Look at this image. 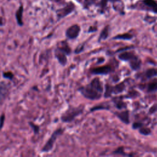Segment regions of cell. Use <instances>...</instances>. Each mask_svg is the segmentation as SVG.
<instances>
[{"mask_svg":"<svg viewBox=\"0 0 157 157\" xmlns=\"http://www.w3.org/2000/svg\"><path fill=\"white\" fill-rule=\"evenodd\" d=\"M75 9V5L72 2H69L65 7L56 11V15L58 18H63L71 13Z\"/></svg>","mask_w":157,"mask_h":157,"instance_id":"7","label":"cell"},{"mask_svg":"<svg viewBox=\"0 0 157 157\" xmlns=\"http://www.w3.org/2000/svg\"><path fill=\"white\" fill-rule=\"evenodd\" d=\"M147 91L148 92H154L157 90V82L153 81L150 82L147 85Z\"/></svg>","mask_w":157,"mask_h":157,"instance_id":"18","label":"cell"},{"mask_svg":"<svg viewBox=\"0 0 157 157\" xmlns=\"http://www.w3.org/2000/svg\"><path fill=\"white\" fill-rule=\"evenodd\" d=\"M2 77L4 78H7V79L12 80L14 77V75L11 71H6V72H2Z\"/></svg>","mask_w":157,"mask_h":157,"instance_id":"19","label":"cell"},{"mask_svg":"<svg viewBox=\"0 0 157 157\" xmlns=\"http://www.w3.org/2000/svg\"><path fill=\"white\" fill-rule=\"evenodd\" d=\"M109 36V26H106L101 31L99 37V41L102 40H105Z\"/></svg>","mask_w":157,"mask_h":157,"instance_id":"16","label":"cell"},{"mask_svg":"<svg viewBox=\"0 0 157 157\" xmlns=\"http://www.w3.org/2000/svg\"><path fill=\"white\" fill-rule=\"evenodd\" d=\"M80 31V28L78 25H74L68 28L66 31V36L68 39H74L77 37Z\"/></svg>","mask_w":157,"mask_h":157,"instance_id":"8","label":"cell"},{"mask_svg":"<svg viewBox=\"0 0 157 157\" xmlns=\"http://www.w3.org/2000/svg\"><path fill=\"white\" fill-rule=\"evenodd\" d=\"M120 1V0H101V2H100V4L99 5H100V7L102 9H104L105 7L107 5L108 1H110V2H115Z\"/></svg>","mask_w":157,"mask_h":157,"instance_id":"22","label":"cell"},{"mask_svg":"<svg viewBox=\"0 0 157 157\" xmlns=\"http://www.w3.org/2000/svg\"><path fill=\"white\" fill-rule=\"evenodd\" d=\"M139 132H140V134L147 136V135H148V134H150L151 130L148 128H142V127H140V129H139Z\"/></svg>","mask_w":157,"mask_h":157,"instance_id":"21","label":"cell"},{"mask_svg":"<svg viewBox=\"0 0 157 157\" xmlns=\"http://www.w3.org/2000/svg\"><path fill=\"white\" fill-rule=\"evenodd\" d=\"M10 85L4 81H0V103H2L9 93Z\"/></svg>","mask_w":157,"mask_h":157,"instance_id":"9","label":"cell"},{"mask_svg":"<svg viewBox=\"0 0 157 157\" xmlns=\"http://www.w3.org/2000/svg\"><path fill=\"white\" fill-rule=\"evenodd\" d=\"M114 153H116V154L118 153V154H120V155H126V154L123 151V148L122 147L118 148L117 150H115L114 151Z\"/></svg>","mask_w":157,"mask_h":157,"instance_id":"26","label":"cell"},{"mask_svg":"<svg viewBox=\"0 0 157 157\" xmlns=\"http://www.w3.org/2000/svg\"><path fill=\"white\" fill-rule=\"evenodd\" d=\"M112 71V69L111 66L106 65L93 68L91 70V72L93 74H108Z\"/></svg>","mask_w":157,"mask_h":157,"instance_id":"11","label":"cell"},{"mask_svg":"<svg viewBox=\"0 0 157 157\" xmlns=\"http://www.w3.org/2000/svg\"><path fill=\"white\" fill-rule=\"evenodd\" d=\"M83 96L89 99H99L103 93L102 82L98 77L93 78L91 82L85 86L79 89Z\"/></svg>","mask_w":157,"mask_h":157,"instance_id":"1","label":"cell"},{"mask_svg":"<svg viewBox=\"0 0 157 157\" xmlns=\"http://www.w3.org/2000/svg\"><path fill=\"white\" fill-rule=\"evenodd\" d=\"M117 116L124 123L128 124L129 122L128 111H123L121 112H117Z\"/></svg>","mask_w":157,"mask_h":157,"instance_id":"13","label":"cell"},{"mask_svg":"<svg viewBox=\"0 0 157 157\" xmlns=\"http://www.w3.org/2000/svg\"><path fill=\"white\" fill-rule=\"evenodd\" d=\"M2 18L1 17H0V26L2 25Z\"/></svg>","mask_w":157,"mask_h":157,"instance_id":"29","label":"cell"},{"mask_svg":"<svg viewBox=\"0 0 157 157\" xmlns=\"http://www.w3.org/2000/svg\"><path fill=\"white\" fill-rule=\"evenodd\" d=\"M29 125L30 126V127L33 129V131H34V133L35 134H37L39 132V131H40V128L38 125L34 124V123L30 121L29 122Z\"/></svg>","mask_w":157,"mask_h":157,"instance_id":"20","label":"cell"},{"mask_svg":"<svg viewBox=\"0 0 157 157\" xmlns=\"http://www.w3.org/2000/svg\"><path fill=\"white\" fill-rule=\"evenodd\" d=\"M4 121H5V115L2 113L0 117V130L2 129V128L4 126Z\"/></svg>","mask_w":157,"mask_h":157,"instance_id":"24","label":"cell"},{"mask_svg":"<svg viewBox=\"0 0 157 157\" xmlns=\"http://www.w3.org/2000/svg\"><path fill=\"white\" fill-rule=\"evenodd\" d=\"M145 77L148 78H150L157 76V69L156 68H150L147 69L145 72Z\"/></svg>","mask_w":157,"mask_h":157,"instance_id":"15","label":"cell"},{"mask_svg":"<svg viewBox=\"0 0 157 157\" xmlns=\"http://www.w3.org/2000/svg\"><path fill=\"white\" fill-rule=\"evenodd\" d=\"M125 86L123 83L117 85L116 86H112L109 85H106L105 86V91L104 93V97L108 98L112 93H119L122 92L124 90Z\"/></svg>","mask_w":157,"mask_h":157,"instance_id":"6","label":"cell"},{"mask_svg":"<svg viewBox=\"0 0 157 157\" xmlns=\"http://www.w3.org/2000/svg\"><path fill=\"white\" fill-rule=\"evenodd\" d=\"M118 58L121 60L129 62L131 67L133 70H137L140 67V60L133 52H123L118 55Z\"/></svg>","mask_w":157,"mask_h":157,"instance_id":"2","label":"cell"},{"mask_svg":"<svg viewBox=\"0 0 157 157\" xmlns=\"http://www.w3.org/2000/svg\"><path fill=\"white\" fill-rule=\"evenodd\" d=\"M97 0H85L84 1V7L88 8L90 6L93 5L96 2Z\"/></svg>","mask_w":157,"mask_h":157,"instance_id":"23","label":"cell"},{"mask_svg":"<svg viewBox=\"0 0 157 157\" xmlns=\"http://www.w3.org/2000/svg\"><path fill=\"white\" fill-rule=\"evenodd\" d=\"M132 35L128 33L123 34H118L113 37V39H123V40H130L132 38Z\"/></svg>","mask_w":157,"mask_h":157,"instance_id":"17","label":"cell"},{"mask_svg":"<svg viewBox=\"0 0 157 157\" xmlns=\"http://www.w3.org/2000/svg\"><path fill=\"white\" fill-rule=\"evenodd\" d=\"M157 110V105H154L153 106H152L151 107V109H150V110H149V112H150L151 113H153L154 112H155V111H156Z\"/></svg>","mask_w":157,"mask_h":157,"instance_id":"28","label":"cell"},{"mask_svg":"<svg viewBox=\"0 0 157 157\" xmlns=\"http://www.w3.org/2000/svg\"><path fill=\"white\" fill-rule=\"evenodd\" d=\"M23 12V6H21L15 13L16 20H17V23L18 24L19 26H23V22L22 20Z\"/></svg>","mask_w":157,"mask_h":157,"instance_id":"14","label":"cell"},{"mask_svg":"<svg viewBox=\"0 0 157 157\" xmlns=\"http://www.w3.org/2000/svg\"><path fill=\"white\" fill-rule=\"evenodd\" d=\"M55 56L59 63V64L62 66H65L67 62V55L64 53L63 51L60 50L57 47L55 50Z\"/></svg>","mask_w":157,"mask_h":157,"instance_id":"10","label":"cell"},{"mask_svg":"<svg viewBox=\"0 0 157 157\" xmlns=\"http://www.w3.org/2000/svg\"><path fill=\"white\" fill-rule=\"evenodd\" d=\"M142 126V124L140 123H134L133 124H132V128L134 129H137V128H140Z\"/></svg>","mask_w":157,"mask_h":157,"instance_id":"27","label":"cell"},{"mask_svg":"<svg viewBox=\"0 0 157 157\" xmlns=\"http://www.w3.org/2000/svg\"><path fill=\"white\" fill-rule=\"evenodd\" d=\"M116 105L118 109H122V107H125V104L124 102H123L121 101H118L117 102H116Z\"/></svg>","mask_w":157,"mask_h":157,"instance_id":"25","label":"cell"},{"mask_svg":"<svg viewBox=\"0 0 157 157\" xmlns=\"http://www.w3.org/2000/svg\"><path fill=\"white\" fill-rule=\"evenodd\" d=\"M64 130L62 128H58L55 130L48 139L47 140L46 143L41 148V151L44 153H48L50 151L54 146V144L58 139V137L63 133Z\"/></svg>","mask_w":157,"mask_h":157,"instance_id":"4","label":"cell"},{"mask_svg":"<svg viewBox=\"0 0 157 157\" xmlns=\"http://www.w3.org/2000/svg\"><path fill=\"white\" fill-rule=\"evenodd\" d=\"M83 110V106L80 105L77 107H69L61 116V120L63 122L69 123L74 120L78 115L82 113Z\"/></svg>","mask_w":157,"mask_h":157,"instance_id":"3","label":"cell"},{"mask_svg":"<svg viewBox=\"0 0 157 157\" xmlns=\"http://www.w3.org/2000/svg\"><path fill=\"white\" fill-rule=\"evenodd\" d=\"M140 10H146L157 13V1L156 0H140L134 5V8Z\"/></svg>","mask_w":157,"mask_h":157,"instance_id":"5","label":"cell"},{"mask_svg":"<svg viewBox=\"0 0 157 157\" xmlns=\"http://www.w3.org/2000/svg\"><path fill=\"white\" fill-rule=\"evenodd\" d=\"M56 47L58 48H59L60 50L63 51L64 53H65L67 55H70V53L71 52V49L70 47L69 46L68 44L67 43V42H66V41L59 42L57 44Z\"/></svg>","mask_w":157,"mask_h":157,"instance_id":"12","label":"cell"}]
</instances>
